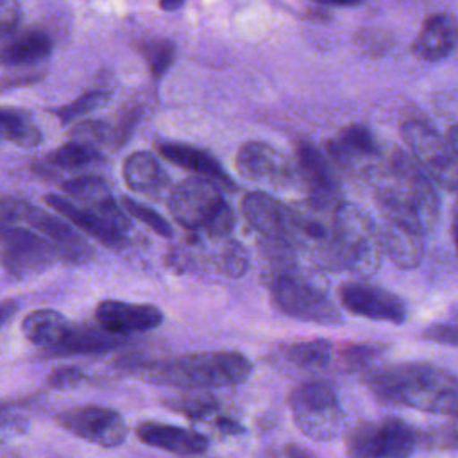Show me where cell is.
<instances>
[{
    "mask_svg": "<svg viewBox=\"0 0 458 458\" xmlns=\"http://www.w3.org/2000/svg\"><path fill=\"white\" fill-rule=\"evenodd\" d=\"M363 383L381 403L458 419V377L433 363H392L369 369Z\"/></svg>",
    "mask_w": 458,
    "mask_h": 458,
    "instance_id": "obj_1",
    "label": "cell"
},
{
    "mask_svg": "<svg viewBox=\"0 0 458 458\" xmlns=\"http://www.w3.org/2000/svg\"><path fill=\"white\" fill-rule=\"evenodd\" d=\"M376 181V204L383 220L428 231L438 220L440 202L433 181L422 172L415 159L394 150L383 157Z\"/></svg>",
    "mask_w": 458,
    "mask_h": 458,
    "instance_id": "obj_2",
    "label": "cell"
},
{
    "mask_svg": "<svg viewBox=\"0 0 458 458\" xmlns=\"http://www.w3.org/2000/svg\"><path fill=\"white\" fill-rule=\"evenodd\" d=\"M250 372V360L238 351H206L182 354L143 367V377L148 381L182 390L234 386L243 383Z\"/></svg>",
    "mask_w": 458,
    "mask_h": 458,
    "instance_id": "obj_3",
    "label": "cell"
},
{
    "mask_svg": "<svg viewBox=\"0 0 458 458\" xmlns=\"http://www.w3.org/2000/svg\"><path fill=\"white\" fill-rule=\"evenodd\" d=\"M174 220L188 231H202L213 238L229 236L234 229V211L224 200L220 186L195 175L181 181L168 197Z\"/></svg>",
    "mask_w": 458,
    "mask_h": 458,
    "instance_id": "obj_4",
    "label": "cell"
},
{
    "mask_svg": "<svg viewBox=\"0 0 458 458\" xmlns=\"http://www.w3.org/2000/svg\"><path fill=\"white\" fill-rule=\"evenodd\" d=\"M336 227L338 270L370 276L377 268L383 254L379 231L363 211L347 202L336 208Z\"/></svg>",
    "mask_w": 458,
    "mask_h": 458,
    "instance_id": "obj_5",
    "label": "cell"
},
{
    "mask_svg": "<svg viewBox=\"0 0 458 458\" xmlns=\"http://www.w3.org/2000/svg\"><path fill=\"white\" fill-rule=\"evenodd\" d=\"M288 403L295 426L306 437L331 440L342 433L345 413L335 390L327 383H302L292 390Z\"/></svg>",
    "mask_w": 458,
    "mask_h": 458,
    "instance_id": "obj_6",
    "label": "cell"
},
{
    "mask_svg": "<svg viewBox=\"0 0 458 458\" xmlns=\"http://www.w3.org/2000/svg\"><path fill=\"white\" fill-rule=\"evenodd\" d=\"M401 134L410 156L433 182L445 190H458V154L449 138L419 120L404 122Z\"/></svg>",
    "mask_w": 458,
    "mask_h": 458,
    "instance_id": "obj_7",
    "label": "cell"
},
{
    "mask_svg": "<svg viewBox=\"0 0 458 458\" xmlns=\"http://www.w3.org/2000/svg\"><path fill=\"white\" fill-rule=\"evenodd\" d=\"M274 304L288 317L313 324H340L336 304L313 283L292 272H277L270 283Z\"/></svg>",
    "mask_w": 458,
    "mask_h": 458,
    "instance_id": "obj_8",
    "label": "cell"
},
{
    "mask_svg": "<svg viewBox=\"0 0 458 458\" xmlns=\"http://www.w3.org/2000/svg\"><path fill=\"white\" fill-rule=\"evenodd\" d=\"M415 429L397 417L358 424L347 437L349 458H408L415 447Z\"/></svg>",
    "mask_w": 458,
    "mask_h": 458,
    "instance_id": "obj_9",
    "label": "cell"
},
{
    "mask_svg": "<svg viewBox=\"0 0 458 458\" xmlns=\"http://www.w3.org/2000/svg\"><path fill=\"white\" fill-rule=\"evenodd\" d=\"M0 249L7 274L16 279L41 274L59 259L48 238L21 225H0Z\"/></svg>",
    "mask_w": 458,
    "mask_h": 458,
    "instance_id": "obj_10",
    "label": "cell"
},
{
    "mask_svg": "<svg viewBox=\"0 0 458 458\" xmlns=\"http://www.w3.org/2000/svg\"><path fill=\"white\" fill-rule=\"evenodd\" d=\"M54 420L68 433L98 447H116L127 437V426L122 415L106 406H73L59 411Z\"/></svg>",
    "mask_w": 458,
    "mask_h": 458,
    "instance_id": "obj_11",
    "label": "cell"
},
{
    "mask_svg": "<svg viewBox=\"0 0 458 458\" xmlns=\"http://www.w3.org/2000/svg\"><path fill=\"white\" fill-rule=\"evenodd\" d=\"M329 159L345 174L370 179L383 163L374 134L363 125H347L326 145Z\"/></svg>",
    "mask_w": 458,
    "mask_h": 458,
    "instance_id": "obj_12",
    "label": "cell"
},
{
    "mask_svg": "<svg viewBox=\"0 0 458 458\" xmlns=\"http://www.w3.org/2000/svg\"><path fill=\"white\" fill-rule=\"evenodd\" d=\"M295 168L301 182L308 191L310 204L322 209H335L345 202L331 161L317 147L308 141L297 143Z\"/></svg>",
    "mask_w": 458,
    "mask_h": 458,
    "instance_id": "obj_13",
    "label": "cell"
},
{
    "mask_svg": "<svg viewBox=\"0 0 458 458\" xmlns=\"http://www.w3.org/2000/svg\"><path fill=\"white\" fill-rule=\"evenodd\" d=\"M242 177L270 186H288L297 175L295 165L276 147L263 141H247L236 154Z\"/></svg>",
    "mask_w": 458,
    "mask_h": 458,
    "instance_id": "obj_14",
    "label": "cell"
},
{
    "mask_svg": "<svg viewBox=\"0 0 458 458\" xmlns=\"http://www.w3.org/2000/svg\"><path fill=\"white\" fill-rule=\"evenodd\" d=\"M340 301L347 311L352 315L401 324L406 318L404 302L388 290L363 284V283H347L340 286Z\"/></svg>",
    "mask_w": 458,
    "mask_h": 458,
    "instance_id": "obj_15",
    "label": "cell"
},
{
    "mask_svg": "<svg viewBox=\"0 0 458 458\" xmlns=\"http://www.w3.org/2000/svg\"><path fill=\"white\" fill-rule=\"evenodd\" d=\"M95 318L98 326L111 333L131 335L156 329L163 324V313L152 304H136L116 299H106L97 304Z\"/></svg>",
    "mask_w": 458,
    "mask_h": 458,
    "instance_id": "obj_16",
    "label": "cell"
},
{
    "mask_svg": "<svg viewBox=\"0 0 458 458\" xmlns=\"http://www.w3.org/2000/svg\"><path fill=\"white\" fill-rule=\"evenodd\" d=\"M242 213L259 234L288 243L290 208L265 191H249L242 199Z\"/></svg>",
    "mask_w": 458,
    "mask_h": 458,
    "instance_id": "obj_17",
    "label": "cell"
},
{
    "mask_svg": "<svg viewBox=\"0 0 458 458\" xmlns=\"http://www.w3.org/2000/svg\"><path fill=\"white\" fill-rule=\"evenodd\" d=\"M25 224L50 240L59 254V259L70 263H84L91 259V247L66 222L50 215L48 211L32 206Z\"/></svg>",
    "mask_w": 458,
    "mask_h": 458,
    "instance_id": "obj_18",
    "label": "cell"
},
{
    "mask_svg": "<svg viewBox=\"0 0 458 458\" xmlns=\"http://www.w3.org/2000/svg\"><path fill=\"white\" fill-rule=\"evenodd\" d=\"M47 204L63 215L66 220H70L73 225H77L82 233L93 236L97 242H100L106 247L111 249H123L127 240L123 234V229H120L116 224L97 213L95 209L79 208L77 204L70 202L64 197L59 195H47Z\"/></svg>",
    "mask_w": 458,
    "mask_h": 458,
    "instance_id": "obj_19",
    "label": "cell"
},
{
    "mask_svg": "<svg viewBox=\"0 0 458 458\" xmlns=\"http://www.w3.org/2000/svg\"><path fill=\"white\" fill-rule=\"evenodd\" d=\"M458 47V20L445 13L431 14L424 20L411 52L422 61H440Z\"/></svg>",
    "mask_w": 458,
    "mask_h": 458,
    "instance_id": "obj_20",
    "label": "cell"
},
{
    "mask_svg": "<svg viewBox=\"0 0 458 458\" xmlns=\"http://www.w3.org/2000/svg\"><path fill=\"white\" fill-rule=\"evenodd\" d=\"M136 437L150 445L175 454H199L209 447V438L181 426L145 420L136 428Z\"/></svg>",
    "mask_w": 458,
    "mask_h": 458,
    "instance_id": "obj_21",
    "label": "cell"
},
{
    "mask_svg": "<svg viewBox=\"0 0 458 458\" xmlns=\"http://www.w3.org/2000/svg\"><path fill=\"white\" fill-rule=\"evenodd\" d=\"M383 252L399 267L413 268L420 263L424 254V231L383 220V229H379Z\"/></svg>",
    "mask_w": 458,
    "mask_h": 458,
    "instance_id": "obj_22",
    "label": "cell"
},
{
    "mask_svg": "<svg viewBox=\"0 0 458 458\" xmlns=\"http://www.w3.org/2000/svg\"><path fill=\"white\" fill-rule=\"evenodd\" d=\"M157 150L166 161H170L184 170H190L200 177L211 179L218 186L234 190V182H233L231 175L224 170V166L209 152L191 147V145H186V143H161L157 147Z\"/></svg>",
    "mask_w": 458,
    "mask_h": 458,
    "instance_id": "obj_23",
    "label": "cell"
},
{
    "mask_svg": "<svg viewBox=\"0 0 458 458\" xmlns=\"http://www.w3.org/2000/svg\"><path fill=\"white\" fill-rule=\"evenodd\" d=\"M127 342L125 335L111 333L102 326H73L70 327L64 340L48 354L52 356H70V354H98L122 347Z\"/></svg>",
    "mask_w": 458,
    "mask_h": 458,
    "instance_id": "obj_24",
    "label": "cell"
},
{
    "mask_svg": "<svg viewBox=\"0 0 458 458\" xmlns=\"http://www.w3.org/2000/svg\"><path fill=\"white\" fill-rule=\"evenodd\" d=\"M70 327V320L63 313L50 308L30 311L21 322L25 338L34 345L43 347L47 352L55 349L64 340Z\"/></svg>",
    "mask_w": 458,
    "mask_h": 458,
    "instance_id": "obj_25",
    "label": "cell"
},
{
    "mask_svg": "<svg viewBox=\"0 0 458 458\" xmlns=\"http://www.w3.org/2000/svg\"><path fill=\"white\" fill-rule=\"evenodd\" d=\"M52 52V39L43 30H27L0 45V63L7 66H27L39 63Z\"/></svg>",
    "mask_w": 458,
    "mask_h": 458,
    "instance_id": "obj_26",
    "label": "cell"
},
{
    "mask_svg": "<svg viewBox=\"0 0 458 458\" xmlns=\"http://www.w3.org/2000/svg\"><path fill=\"white\" fill-rule=\"evenodd\" d=\"M122 174L127 188L136 193L150 195L159 191L165 184V174L161 170L159 161L154 154L147 150L132 152L131 156H127V159L123 161Z\"/></svg>",
    "mask_w": 458,
    "mask_h": 458,
    "instance_id": "obj_27",
    "label": "cell"
},
{
    "mask_svg": "<svg viewBox=\"0 0 458 458\" xmlns=\"http://www.w3.org/2000/svg\"><path fill=\"white\" fill-rule=\"evenodd\" d=\"M286 361L302 369V370H326L329 369L333 358L336 356V349L329 340H306L293 342L281 349Z\"/></svg>",
    "mask_w": 458,
    "mask_h": 458,
    "instance_id": "obj_28",
    "label": "cell"
},
{
    "mask_svg": "<svg viewBox=\"0 0 458 458\" xmlns=\"http://www.w3.org/2000/svg\"><path fill=\"white\" fill-rule=\"evenodd\" d=\"M43 140L38 125L30 118L16 109L0 107V141H7L23 148H32Z\"/></svg>",
    "mask_w": 458,
    "mask_h": 458,
    "instance_id": "obj_29",
    "label": "cell"
},
{
    "mask_svg": "<svg viewBox=\"0 0 458 458\" xmlns=\"http://www.w3.org/2000/svg\"><path fill=\"white\" fill-rule=\"evenodd\" d=\"M98 150L95 145L81 141V140H72L55 150L48 154V163L57 168L64 170H79L84 168L98 159Z\"/></svg>",
    "mask_w": 458,
    "mask_h": 458,
    "instance_id": "obj_30",
    "label": "cell"
},
{
    "mask_svg": "<svg viewBox=\"0 0 458 458\" xmlns=\"http://www.w3.org/2000/svg\"><path fill=\"white\" fill-rule=\"evenodd\" d=\"M165 404L170 410L179 411L181 415H184L186 419H191V420H204V419L215 415L220 408L218 399L215 395L204 394V392H197V394L186 392V394L166 399Z\"/></svg>",
    "mask_w": 458,
    "mask_h": 458,
    "instance_id": "obj_31",
    "label": "cell"
},
{
    "mask_svg": "<svg viewBox=\"0 0 458 458\" xmlns=\"http://www.w3.org/2000/svg\"><path fill=\"white\" fill-rule=\"evenodd\" d=\"M140 54L143 55L150 75L161 79L168 68L174 64L177 55V47L168 39H150L140 45Z\"/></svg>",
    "mask_w": 458,
    "mask_h": 458,
    "instance_id": "obj_32",
    "label": "cell"
},
{
    "mask_svg": "<svg viewBox=\"0 0 458 458\" xmlns=\"http://www.w3.org/2000/svg\"><path fill=\"white\" fill-rule=\"evenodd\" d=\"M120 206L123 208L125 213H129L131 216L140 220L143 225H147L157 236H163V238L174 236V229H172L170 222H166V218L161 216L152 208H148V206H145V204H141V202H138V200H134L131 197H122L120 199Z\"/></svg>",
    "mask_w": 458,
    "mask_h": 458,
    "instance_id": "obj_33",
    "label": "cell"
},
{
    "mask_svg": "<svg viewBox=\"0 0 458 458\" xmlns=\"http://www.w3.org/2000/svg\"><path fill=\"white\" fill-rule=\"evenodd\" d=\"M107 98H109V93L104 91V89L88 91V93L81 95L77 100H73L72 104L59 107L55 111V116L61 122H73V120H77L82 114H88L91 111L100 109L107 102Z\"/></svg>",
    "mask_w": 458,
    "mask_h": 458,
    "instance_id": "obj_34",
    "label": "cell"
},
{
    "mask_svg": "<svg viewBox=\"0 0 458 458\" xmlns=\"http://www.w3.org/2000/svg\"><path fill=\"white\" fill-rule=\"evenodd\" d=\"M342 369L345 370H360L369 367L372 360L379 354V349L374 344H351L344 345L340 351H336Z\"/></svg>",
    "mask_w": 458,
    "mask_h": 458,
    "instance_id": "obj_35",
    "label": "cell"
},
{
    "mask_svg": "<svg viewBox=\"0 0 458 458\" xmlns=\"http://www.w3.org/2000/svg\"><path fill=\"white\" fill-rule=\"evenodd\" d=\"M249 268V254L238 242H229L220 256V270L227 276H243Z\"/></svg>",
    "mask_w": 458,
    "mask_h": 458,
    "instance_id": "obj_36",
    "label": "cell"
},
{
    "mask_svg": "<svg viewBox=\"0 0 458 458\" xmlns=\"http://www.w3.org/2000/svg\"><path fill=\"white\" fill-rule=\"evenodd\" d=\"M72 136H73V140H81V141H86V143H91L97 147L100 143H106L109 138H113V129L106 122L86 120L73 127Z\"/></svg>",
    "mask_w": 458,
    "mask_h": 458,
    "instance_id": "obj_37",
    "label": "cell"
},
{
    "mask_svg": "<svg viewBox=\"0 0 458 458\" xmlns=\"http://www.w3.org/2000/svg\"><path fill=\"white\" fill-rule=\"evenodd\" d=\"M88 381L86 372L81 367L75 365H64L57 367L48 376V386L54 390H70L84 385Z\"/></svg>",
    "mask_w": 458,
    "mask_h": 458,
    "instance_id": "obj_38",
    "label": "cell"
},
{
    "mask_svg": "<svg viewBox=\"0 0 458 458\" xmlns=\"http://www.w3.org/2000/svg\"><path fill=\"white\" fill-rule=\"evenodd\" d=\"M32 204L18 197L0 199V225H20L27 222Z\"/></svg>",
    "mask_w": 458,
    "mask_h": 458,
    "instance_id": "obj_39",
    "label": "cell"
},
{
    "mask_svg": "<svg viewBox=\"0 0 458 458\" xmlns=\"http://www.w3.org/2000/svg\"><path fill=\"white\" fill-rule=\"evenodd\" d=\"M21 21V7L18 0H0V41L13 36Z\"/></svg>",
    "mask_w": 458,
    "mask_h": 458,
    "instance_id": "obj_40",
    "label": "cell"
},
{
    "mask_svg": "<svg viewBox=\"0 0 458 458\" xmlns=\"http://www.w3.org/2000/svg\"><path fill=\"white\" fill-rule=\"evenodd\" d=\"M424 338L437 344H444V345H458V320L438 322L429 326L424 331Z\"/></svg>",
    "mask_w": 458,
    "mask_h": 458,
    "instance_id": "obj_41",
    "label": "cell"
},
{
    "mask_svg": "<svg viewBox=\"0 0 458 458\" xmlns=\"http://www.w3.org/2000/svg\"><path fill=\"white\" fill-rule=\"evenodd\" d=\"M424 444L433 447H444V449H456L458 447V424L454 426H444L431 429L424 435Z\"/></svg>",
    "mask_w": 458,
    "mask_h": 458,
    "instance_id": "obj_42",
    "label": "cell"
},
{
    "mask_svg": "<svg viewBox=\"0 0 458 458\" xmlns=\"http://www.w3.org/2000/svg\"><path fill=\"white\" fill-rule=\"evenodd\" d=\"M259 458H318V456L297 444H279V445L265 447Z\"/></svg>",
    "mask_w": 458,
    "mask_h": 458,
    "instance_id": "obj_43",
    "label": "cell"
},
{
    "mask_svg": "<svg viewBox=\"0 0 458 458\" xmlns=\"http://www.w3.org/2000/svg\"><path fill=\"white\" fill-rule=\"evenodd\" d=\"M215 426L227 435H236V433H243V428L240 426L238 420L231 419V417H216L215 419Z\"/></svg>",
    "mask_w": 458,
    "mask_h": 458,
    "instance_id": "obj_44",
    "label": "cell"
},
{
    "mask_svg": "<svg viewBox=\"0 0 458 458\" xmlns=\"http://www.w3.org/2000/svg\"><path fill=\"white\" fill-rule=\"evenodd\" d=\"M16 310H18V302L13 299L0 302V327L16 313Z\"/></svg>",
    "mask_w": 458,
    "mask_h": 458,
    "instance_id": "obj_45",
    "label": "cell"
},
{
    "mask_svg": "<svg viewBox=\"0 0 458 458\" xmlns=\"http://www.w3.org/2000/svg\"><path fill=\"white\" fill-rule=\"evenodd\" d=\"M317 4L322 5H336V7H352V5H360L363 0H313Z\"/></svg>",
    "mask_w": 458,
    "mask_h": 458,
    "instance_id": "obj_46",
    "label": "cell"
},
{
    "mask_svg": "<svg viewBox=\"0 0 458 458\" xmlns=\"http://www.w3.org/2000/svg\"><path fill=\"white\" fill-rule=\"evenodd\" d=\"M451 233H453V242H454V249H456V254H458V199H456V202H454V208H453Z\"/></svg>",
    "mask_w": 458,
    "mask_h": 458,
    "instance_id": "obj_47",
    "label": "cell"
},
{
    "mask_svg": "<svg viewBox=\"0 0 458 458\" xmlns=\"http://www.w3.org/2000/svg\"><path fill=\"white\" fill-rule=\"evenodd\" d=\"M182 2L184 0H159V7L163 11H175V9H179L182 5Z\"/></svg>",
    "mask_w": 458,
    "mask_h": 458,
    "instance_id": "obj_48",
    "label": "cell"
},
{
    "mask_svg": "<svg viewBox=\"0 0 458 458\" xmlns=\"http://www.w3.org/2000/svg\"><path fill=\"white\" fill-rule=\"evenodd\" d=\"M449 141H451V145H453V148H454V152L458 154V125L456 127H453L451 131H449Z\"/></svg>",
    "mask_w": 458,
    "mask_h": 458,
    "instance_id": "obj_49",
    "label": "cell"
},
{
    "mask_svg": "<svg viewBox=\"0 0 458 458\" xmlns=\"http://www.w3.org/2000/svg\"><path fill=\"white\" fill-rule=\"evenodd\" d=\"M0 458H18V456L16 454H2Z\"/></svg>",
    "mask_w": 458,
    "mask_h": 458,
    "instance_id": "obj_50",
    "label": "cell"
}]
</instances>
